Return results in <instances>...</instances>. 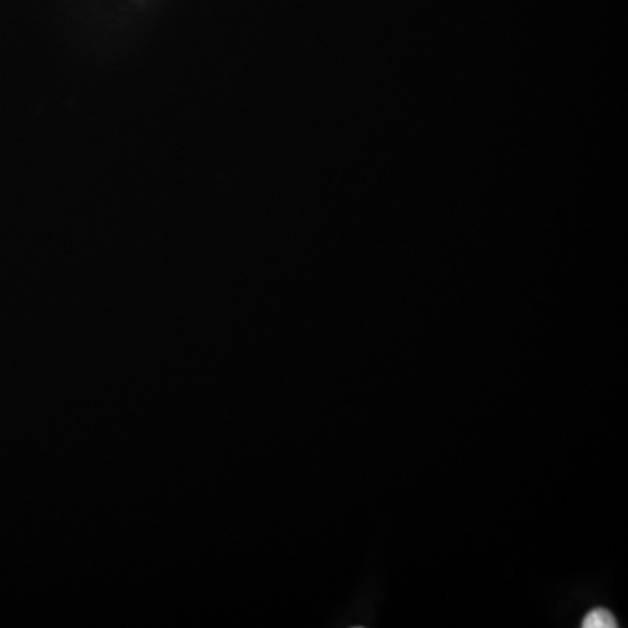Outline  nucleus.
<instances>
[{
  "mask_svg": "<svg viewBox=\"0 0 628 628\" xmlns=\"http://www.w3.org/2000/svg\"><path fill=\"white\" fill-rule=\"evenodd\" d=\"M583 628H616L618 627V621H616L615 616L611 611L604 608L592 609L585 620L582 624Z\"/></svg>",
  "mask_w": 628,
  "mask_h": 628,
  "instance_id": "obj_1",
  "label": "nucleus"
}]
</instances>
